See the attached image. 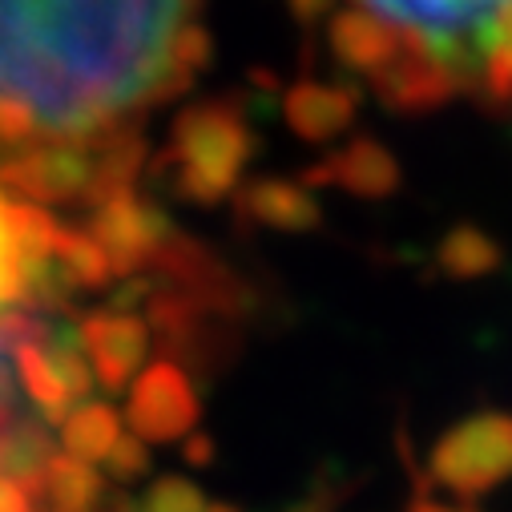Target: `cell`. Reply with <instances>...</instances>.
Here are the masks:
<instances>
[{"mask_svg": "<svg viewBox=\"0 0 512 512\" xmlns=\"http://www.w3.org/2000/svg\"><path fill=\"white\" fill-rule=\"evenodd\" d=\"M186 5H0V125L81 134L158 93Z\"/></svg>", "mask_w": 512, "mask_h": 512, "instance_id": "cell-1", "label": "cell"}, {"mask_svg": "<svg viewBox=\"0 0 512 512\" xmlns=\"http://www.w3.org/2000/svg\"><path fill=\"white\" fill-rule=\"evenodd\" d=\"M432 472L460 496H476L512 476V416L484 412L452 428L436 452Z\"/></svg>", "mask_w": 512, "mask_h": 512, "instance_id": "cell-2", "label": "cell"}, {"mask_svg": "<svg viewBox=\"0 0 512 512\" xmlns=\"http://www.w3.org/2000/svg\"><path fill=\"white\" fill-rule=\"evenodd\" d=\"M440 259H444V271L456 275V279H476V275H488L500 267V246L472 230V226H460L444 238V250H440Z\"/></svg>", "mask_w": 512, "mask_h": 512, "instance_id": "cell-3", "label": "cell"}, {"mask_svg": "<svg viewBox=\"0 0 512 512\" xmlns=\"http://www.w3.org/2000/svg\"><path fill=\"white\" fill-rule=\"evenodd\" d=\"M476 93L488 105H508L512 101V5L500 9V21H496V33H492Z\"/></svg>", "mask_w": 512, "mask_h": 512, "instance_id": "cell-4", "label": "cell"}, {"mask_svg": "<svg viewBox=\"0 0 512 512\" xmlns=\"http://www.w3.org/2000/svg\"><path fill=\"white\" fill-rule=\"evenodd\" d=\"M5 283H9V226L5 214H0V295H5Z\"/></svg>", "mask_w": 512, "mask_h": 512, "instance_id": "cell-5", "label": "cell"}, {"mask_svg": "<svg viewBox=\"0 0 512 512\" xmlns=\"http://www.w3.org/2000/svg\"><path fill=\"white\" fill-rule=\"evenodd\" d=\"M416 512H472V508H444V504H416Z\"/></svg>", "mask_w": 512, "mask_h": 512, "instance_id": "cell-6", "label": "cell"}]
</instances>
